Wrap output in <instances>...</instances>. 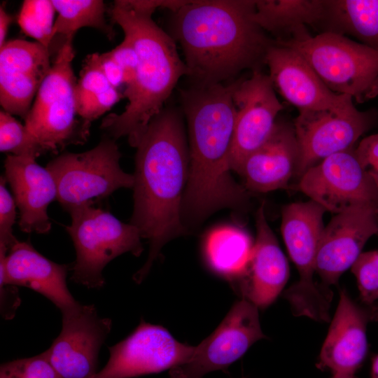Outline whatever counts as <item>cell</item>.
Here are the masks:
<instances>
[{
	"mask_svg": "<svg viewBox=\"0 0 378 378\" xmlns=\"http://www.w3.org/2000/svg\"><path fill=\"white\" fill-rule=\"evenodd\" d=\"M236 80L191 85L181 91V111L187 121L189 141L183 222L198 223L218 209L240 208L247 202L246 189L235 182L230 172Z\"/></svg>",
	"mask_w": 378,
	"mask_h": 378,
	"instance_id": "1",
	"label": "cell"
},
{
	"mask_svg": "<svg viewBox=\"0 0 378 378\" xmlns=\"http://www.w3.org/2000/svg\"><path fill=\"white\" fill-rule=\"evenodd\" d=\"M136 148L130 223L150 244L146 263L133 276L140 283L163 246L186 231L181 209L188 176L189 148L182 111L164 108L151 120Z\"/></svg>",
	"mask_w": 378,
	"mask_h": 378,
	"instance_id": "2",
	"label": "cell"
},
{
	"mask_svg": "<svg viewBox=\"0 0 378 378\" xmlns=\"http://www.w3.org/2000/svg\"><path fill=\"white\" fill-rule=\"evenodd\" d=\"M255 10L251 0H194L172 13L170 35L191 85L226 83L265 64L274 40L254 21Z\"/></svg>",
	"mask_w": 378,
	"mask_h": 378,
	"instance_id": "3",
	"label": "cell"
},
{
	"mask_svg": "<svg viewBox=\"0 0 378 378\" xmlns=\"http://www.w3.org/2000/svg\"><path fill=\"white\" fill-rule=\"evenodd\" d=\"M146 1H115L109 10L112 20L134 45L138 65L134 83L124 96L128 104L120 114L106 116L101 125L113 139L127 136L136 146L151 120L164 108L179 79L187 75L176 43L152 19Z\"/></svg>",
	"mask_w": 378,
	"mask_h": 378,
	"instance_id": "4",
	"label": "cell"
},
{
	"mask_svg": "<svg viewBox=\"0 0 378 378\" xmlns=\"http://www.w3.org/2000/svg\"><path fill=\"white\" fill-rule=\"evenodd\" d=\"M274 42L301 55L333 92L349 95L358 104L378 95V50L343 35L312 36L306 27Z\"/></svg>",
	"mask_w": 378,
	"mask_h": 378,
	"instance_id": "5",
	"label": "cell"
},
{
	"mask_svg": "<svg viewBox=\"0 0 378 378\" xmlns=\"http://www.w3.org/2000/svg\"><path fill=\"white\" fill-rule=\"evenodd\" d=\"M326 211L312 200L288 204L281 211V234L300 276L284 296L295 316L320 322L330 321L333 297L330 287L314 278Z\"/></svg>",
	"mask_w": 378,
	"mask_h": 378,
	"instance_id": "6",
	"label": "cell"
},
{
	"mask_svg": "<svg viewBox=\"0 0 378 378\" xmlns=\"http://www.w3.org/2000/svg\"><path fill=\"white\" fill-rule=\"evenodd\" d=\"M73 38H65L59 47L24 119L28 130L48 152L55 153L68 145L85 142L90 126L76 118L77 81L72 68Z\"/></svg>",
	"mask_w": 378,
	"mask_h": 378,
	"instance_id": "7",
	"label": "cell"
},
{
	"mask_svg": "<svg viewBox=\"0 0 378 378\" xmlns=\"http://www.w3.org/2000/svg\"><path fill=\"white\" fill-rule=\"evenodd\" d=\"M71 223L66 227L76 253L71 279L89 288L104 285L102 271L113 259L130 252L139 256L143 251L139 230L93 203L69 212Z\"/></svg>",
	"mask_w": 378,
	"mask_h": 378,
	"instance_id": "8",
	"label": "cell"
},
{
	"mask_svg": "<svg viewBox=\"0 0 378 378\" xmlns=\"http://www.w3.org/2000/svg\"><path fill=\"white\" fill-rule=\"evenodd\" d=\"M121 154L114 139L104 137L91 150L65 153L46 166L57 186V200L69 212L93 203L119 188H133L134 174L125 172L119 161Z\"/></svg>",
	"mask_w": 378,
	"mask_h": 378,
	"instance_id": "9",
	"label": "cell"
},
{
	"mask_svg": "<svg viewBox=\"0 0 378 378\" xmlns=\"http://www.w3.org/2000/svg\"><path fill=\"white\" fill-rule=\"evenodd\" d=\"M377 115L374 109L358 110L353 99L332 108L299 111L293 122L300 150L296 177L326 158L354 148Z\"/></svg>",
	"mask_w": 378,
	"mask_h": 378,
	"instance_id": "10",
	"label": "cell"
},
{
	"mask_svg": "<svg viewBox=\"0 0 378 378\" xmlns=\"http://www.w3.org/2000/svg\"><path fill=\"white\" fill-rule=\"evenodd\" d=\"M298 188L335 214L362 206L378 209V187L361 167L354 148L309 168L299 178Z\"/></svg>",
	"mask_w": 378,
	"mask_h": 378,
	"instance_id": "11",
	"label": "cell"
},
{
	"mask_svg": "<svg viewBox=\"0 0 378 378\" xmlns=\"http://www.w3.org/2000/svg\"><path fill=\"white\" fill-rule=\"evenodd\" d=\"M258 309L244 298L235 302L214 332L195 346L190 358L169 370L170 378H202L210 372L227 369L253 344L266 338Z\"/></svg>",
	"mask_w": 378,
	"mask_h": 378,
	"instance_id": "12",
	"label": "cell"
},
{
	"mask_svg": "<svg viewBox=\"0 0 378 378\" xmlns=\"http://www.w3.org/2000/svg\"><path fill=\"white\" fill-rule=\"evenodd\" d=\"M194 349L164 327L141 320L127 337L108 348L106 365L90 378H132L171 370L186 363Z\"/></svg>",
	"mask_w": 378,
	"mask_h": 378,
	"instance_id": "13",
	"label": "cell"
},
{
	"mask_svg": "<svg viewBox=\"0 0 378 378\" xmlns=\"http://www.w3.org/2000/svg\"><path fill=\"white\" fill-rule=\"evenodd\" d=\"M233 99L236 117L230 166L239 173L246 158L270 136L284 106L269 74L261 69L237 79Z\"/></svg>",
	"mask_w": 378,
	"mask_h": 378,
	"instance_id": "14",
	"label": "cell"
},
{
	"mask_svg": "<svg viewBox=\"0 0 378 378\" xmlns=\"http://www.w3.org/2000/svg\"><path fill=\"white\" fill-rule=\"evenodd\" d=\"M62 328L46 356L62 378H90L97 372L99 352L111 320L99 316L93 304L62 313Z\"/></svg>",
	"mask_w": 378,
	"mask_h": 378,
	"instance_id": "15",
	"label": "cell"
},
{
	"mask_svg": "<svg viewBox=\"0 0 378 378\" xmlns=\"http://www.w3.org/2000/svg\"><path fill=\"white\" fill-rule=\"evenodd\" d=\"M378 233V209L362 206L335 214L325 226L320 242L316 273L326 286L336 285L351 268L366 242Z\"/></svg>",
	"mask_w": 378,
	"mask_h": 378,
	"instance_id": "16",
	"label": "cell"
},
{
	"mask_svg": "<svg viewBox=\"0 0 378 378\" xmlns=\"http://www.w3.org/2000/svg\"><path fill=\"white\" fill-rule=\"evenodd\" d=\"M51 66L49 49L36 41L15 39L0 47V103L4 110L25 119Z\"/></svg>",
	"mask_w": 378,
	"mask_h": 378,
	"instance_id": "17",
	"label": "cell"
},
{
	"mask_svg": "<svg viewBox=\"0 0 378 378\" xmlns=\"http://www.w3.org/2000/svg\"><path fill=\"white\" fill-rule=\"evenodd\" d=\"M378 318V308L359 304L347 291L340 290V300L322 346L318 367L334 374L354 375L367 351V326Z\"/></svg>",
	"mask_w": 378,
	"mask_h": 378,
	"instance_id": "18",
	"label": "cell"
},
{
	"mask_svg": "<svg viewBox=\"0 0 378 378\" xmlns=\"http://www.w3.org/2000/svg\"><path fill=\"white\" fill-rule=\"evenodd\" d=\"M265 64L274 89L298 111L332 108L353 99L331 91L303 57L289 47L274 41Z\"/></svg>",
	"mask_w": 378,
	"mask_h": 378,
	"instance_id": "19",
	"label": "cell"
},
{
	"mask_svg": "<svg viewBox=\"0 0 378 378\" xmlns=\"http://www.w3.org/2000/svg\"><path fill=\"white\" fill-rule=\"evenodd\" d=\"M69 270V265L48 259L26 241H18L8 253L0 251V288H29L47 298L62 314L80 304L66 286Z\"/></svg>",
	"mask_w": 378,
	"mask_h": 378,
	"instance_id": "20",
	"label": "cell"
},
{
	"mask_svg": "<svg viewBox=\"0 0 378 378\" xmlns=\"http://www.w3.org/2000/svg\"><path fill=\"white\" fill-rule=\"evenodd\" d=\"M255 226L256 238L249 261L243 274L234 281V286L242 298L263 309L284 289L289 266L267 221L263 204L257 210Z\"/></svg>",
	"mask_w": 378,
	"mask_h": 378,
	"instance_id": "21",
	"label": "cell"
},
{
	"mask_svg": "<svg viewBox=\"0 0 378 378\" xmlns=\"http://www.w3.org/2000/svg\"><path fill=\"white\" fill-rule=\"evenodd\" d=\"M31 156L8 155L5 178L20 211V229L27 233L46 234L51 229L49 204L57 199V186L51 173Z\"/></svg>",
	"mask_w": 378,
	"mask_h": 378,
	"instance_id": "22",
	"label": "cell"
},
{
	"mask_svg": "<svg viewBox=\"0 0 378 378\" xmlns=\"http://www.w3.org/2000/svg\"><path fill=\"white\" fill-rule=\"evenodd\" d=\"M299 159L293 124L277 120L270 136L246 158L238 174L245 188L253 192L285 189L297 175Z\"/></svg>",
	"mask_w": 378,
	"mask_h": 378,
	"instance_id": "23",
	"label": "cell"
},
{
	"mask_svg": "<svg viewBox=\"0 0 378 378\" xmlns=\"http://www.w3.org/2000/svg\"><path fill=\"white\" fill-rule=\"evenodd\" d=\"M325 6L326 0H258L253 18L274 41H284L306 25L318 29Z\"/></svg>",
	"mask_w": 378,
	"mask_h": 378,
	"instance_id": "24",
	"label": "cell"
},
{
	"mask_svg": "<svg viewBox=\"0 0 378 378\" xmlns=\"http://www.w3.org/2000/svg\"><path fill=\"white\" fill-rule=\"evenodd\" d=\"M320 33L351 35L378 50V0H326Z\"/></svg>",
	"mask_w": 378,
	"mask_h": 378,
	"instance_id": "25",
	"label": "cell"
},
{
	"mask_svg": "<svg viewBox=\"0 0 378 378\" xmlns=\"http://www.w3.org/2000/svg\"><path fill=\"white\" fill-rule=\"evenodd\" d=\"M253 244L249 234L240 227H218L204 239L205 260L215 273L234 281L244 272Z\"/></svg>",
	"mask_w": 378,
	"mask_h": 378,
	"instance_id": "26",
	"label": "cell"
},
{
	"mask_svg": "<svg viewBox=\"0 0 378 378\" xmlns=\"http://www.w3.org/2000/svg\"><path fill=\"white\" fill-rule=\"evenodd\" d=\"M58 13L54 26L55 36H74L82 27L97 29L111 38L114 30L105 18L106 6L102 0H52Z\"/></svg>",
	"mask_w": 378,
	"mask_h": 378,
	"instance_id": "27",
	"label": "cell"
},
{
	"mask_svg": "<svg viewBox=\"0 0 378 378\" xmlns=\"http://www.w3.org/2000/svg\"><path fill=\"white\" fill-rule=\"evenodd\" d=\"M55 12L52 0H25L18 22L24 34L49 49L55 36Z\"/></svg>",
	"mask_w": 378,
	"mask_h": 378,
	"instance_id": "28",
	"label": "cell"
},
{
	"mask_svg": "<svg viewBox=\"0 0 378 378\" xmlns=\"http://www.w3.org/2000/svg\"><path fill=\"white\" fill-rule=\"evenodd\" d=\"M0 150L36 158L48 152L25 125L4 110L0 111Z\"/></svg>",
	"mask_w": 378,
	"mask_h": 378,
	"instance_id": "29",
	"label": "cell"
},
{
	"mask_svg": "<svg viewBox=\"0 0 378 378\" xmlns=\"http://www.w3.org/2000/svg\"><path fill=\"white\" fill-rule=\"evenodd\" d=\"M363 304L372 305L378 300V251L362 253L351 267Z\"/></svg>",
	"mask_w": 378,
	"mask_h": 378,
	"instance_id": "30",
	"label": "cell"
},
{
	"mask_svg": "<svg viewBox=\"0 0 378 378\" xmlns=\"http://www.w3.org/2000/svg\"><path fill=\"white\" fill-rule=\"evenodd\" d=\"M0 378H62L48 360L45 352L17 359L1 365Z\"/></svg>",
	"mask_w": 378,
	"mask_h": 378,
	"instance_id": "31",
	"label": "cell"
},
{
	"mask_svg": "<svg viewBox=\"0 0 378 378\" xmlns=\"http://www.w3.org/2000/svg\"><path fill=\"white\" fill-rule=\"evenodd\" d=\"M124 94L115 88L93 95H76L77 113L83 121L90 122L99 118L120 101Z\"/></svg>",
	"mask_w": 378,
	"mask_h": 378,
	"instance_id": "32",
	"label": "cell"
},
{
	"mask_svg": "<svg viewBox=\"0 0 378 378\" xmlns=\"http://www.w3.org/2000/svg\"><path fill=\"white\" fill-rule=\"evenodd\" d=\"M5 176L0 178V247L8 251L18 240L13 234L15 222V202L6 186Z\"/></svg>",
	"mask_w": 378,
	"mask_h": 378,
	"instance_id": "33",
	"label": "cell"
},
{
	"mask_svg": "<svg viewBox=\"0 0 378 378\" xmlns=\"http://www.w3.org/2000/svg\"><path fill=\"white\" fill-rule=\"evenodd\" d=\"M120 66L126 88L131 85L136 77L138 55L132 43L126 37L115 48L109 51Z\"/></svg>",
	"mask_w": 378,
	"mask_h": 378,
	"instance_id": "34",
	"label": "cell"
},
{
	"mask_svg": "<svg viewBox=\"0 0 378 378\" xmlns=\"http://www.w3.org/2000/svg\"><path fill=\"white\" fill-rule=\"evenodd\" d=\"M355 152L361 167L378 187V134L363 139Z\"/></svg>",
	"mask_w": 378,
	"mask_h": 378,
	"instance_id": "35",
	"label": "cell"
},
{
	"mask_svg": "<svg viewBox=\"0 0 378 378\" xmlns=\"http://www.w3.org/2000/svg\"><path fill=\"white\" fill-rule=\"evenodd\" d=\"M99 65L111 85L116 89L124 84L122 71L110 52L97 53Z\"/></svg>",
	"mask_w": 378,
	"mask_h": 378,
	"instance_id": "36",
	"label": "cell"
},
{
	"mask_svg": "<svg viewBox=\"0 0 378 378\" xmlns=\"http://www.w3.org/2000/svg\"><path fill=\"white\" fill-rule=\"evenodd\" d=\"M13 21V17L8 14L5 8L0 7V47L6 43V38L10 24Z\"/></svg>",
	"mask_w": 378,
	"mask_h": 378,
	"instance_id": "37",
	"label": "cell"
},
{
	"mask_svg": "<svg viewBox=\"0 0 378 378\" xmlns=\"http://www.w3.org/2000/svg\"><path fill=\"white\" fill-rule=\"evenodd\" d=\"M371 378H378V355L372 359Z\"/></svg>",
	"mask_w": 378,
	"mask_h": 378,
	"instance_id": "38",
	"label": "cell"
},
{
	"mask_svg": "<svg viewBox=\"0 0 378 378\" xmlns=\"http://www.w3.org/2000/svg\"><path fill=\"white\" fill-rule=\"evenodd\" d=\"M332 378H355V377L352 374H334Z\"/></svg>",
	"mask_w": 378,
	"mask_h": 378,
	"instance_id": "39",
	"label": "cell"
}]
</instances>
